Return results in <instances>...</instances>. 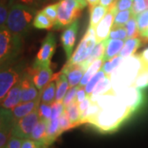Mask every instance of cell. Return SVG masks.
I'll use <instances>...</instances> for the list:
<instances>
[{"label": "cell", "instance_id": "obj_10", "mask_svg": "<svg viewBox=\"0 0 148 148\" xmlns=\"http://www.w3.org/2000/svg\"><path fill=\"white\" fill-rule=\"evenodd\" d=\"M40 116L38 110H35L25 117L17 119L11 131V136L26 139L31 138V134L36 127L37 123L40 121Z\"/></svg>", "mask_w": 148, "mask_h": 148}, {"label": "cell", "instance_id": "obj_22", "mask_svg": "<svg viewBox=\"0 0 148 148\" xmlns=\"http://www.w3.org/2000/svg\"><path fill=\"white\" fill-rule=\"evenodd\" d=\"M107 40H102L101 42H97V44L95 45V48H94V49L92 50V52L90 54V56L86 58L84 62H82V64H80L83 67V69L85 70H86L87 68L91 64V63H93L95 59L103 58L104 54H105V50H106Z\"/></svg>", "mask_w": 148, "mask_h": 148}, {"label": "cell", "instance_id": "obj_48", "mask_svg": "<svg viewBox=\"0 0 148 148\" xmlns=\"http://www.w3.org/2000/svg\"><path fill=\"white\" fill-rule=\"evenodd\" d=\"M11 131L12 130L0 131V148H5L11 137Z\"/></svg>", "mask_w": 148, "mask_h": 148}, {"label": "cell", "instance_id": "obj_41", "mask_svg": "<svg viewBox=\"0 0 148 148\" xmlns=\"http://www.w3.org/2000/svg\"><path fill=\"white\" fill-rule=\"evenodd\" d=\"M41 11L54 22L55 25V22L57 21V17H58V3L49 4L45 6Z\"/></svg>", "mask_w": 148, "mask_h": 148}, {"label": "cell", "instance_id": "obj_21", "mask_svg": "<svg viewBox=\"0 0 148 148\" xmlns=\"http://www.w3.org/2000/svg\"><path fill=\"white\" fill-rule=\"evenodd\" d=\"M143 44V40L140 37L127 38L124 42L123 47L119 55L124 58L131 57L136 53L137 50L142 46Z\"/></svg>", "mask_w": 148, "mask_h": 148}, {"label": "cell", "instance_id": "obj_18", "mask_svg": "<svg viewBox=\"0 0 148 148\" xmlns=\"http://www.w3.org/2000/svg\"><path fill=\"white\" fill-rule=\"evenodd\" d=\"M53 80L56 82V94L54 101L63 102L64 96L69 90V83L66 75L60 71L58 73L54 74Z\"/></svg>", "mask_w": 148, "mask_h": 148}, {"label": "cell", "instance_id": "obj_35", "mask_svg": "<svg viewBox=\"0 0 148 148\" xmlns=\"http://www.w3.org/2000/svg\"><path fill=\"white\" fill-rule=\"evenodd\" d=\"M124 27L127 31V38H136L140 37V32L138 31V23L136 16H132L127 22L124 25Z\"/></svg>", "mask_w": 148, "mask_h": 148}, {"label": "cell", "instance_id": "obj_27", "mask_svg": "<svg viewBox=\"0 0 148 148\" xmlns=\"http://www.w3.org/2000/svg\"><path fill=\"white\" fill-rule=\"evenodd\" d=\"M104 59L103 58H98L95 59L93 63H91L90 66L87 68V69L86 70L84 75L82 77V78L81 80L79 83V86H82L84 87L89 82V81L90 78L95 75L98 71H100L101 69L102 68L103 64H104Z\"/></svg>", "mask_w": 148, "mask_h": 148}, {"label": "cell", "instance_id": "obj_40", "mask_svg": "<svg viewBox=\"0 0 148 148\" xmlns=\"http://www.w3.org/2000/svg\"><path fill=\"white\" fill-rule=\"evenodd\" d=\"M38 114L40 119L49 120L52 114V106L50 104H45V103H40L38 106Z\"/></svg>", "mask_w": 148, "mask_h": 148}, {"label": "cell", "instance_id": "obj_56", "mask_svg": "<svg viewBox=\"0 0 148 148\" xmlns=\"http://www.w3.org/2000/svg\"><path fill=\"white\" fill-rule=\"evenodd\" d=\"M77 1L79 3L80 5L82 6V8L83 9H84L86 6L88 5V4H87V2H86V0H77Z\"/></svg>", "mask_w": 148, "mask_h": 148}, {"label": "cell", "instance_id": "obj_52", "mask_svg": "<svg viewBox=\"0 0 148 148\" xmlns=\"http://www.w3.org/2000/svg\"><path fill=\"white\" fill-rule=\"evenodd\" d=\"M91 102H92V101L90 100V95H87V97L85 99L84 101L80 102L79 104H78V106H79V110L80 112H81V114H82V112H84V111L90 106Z\"/></svg>", "mask_w": 148, "mask_h": 148}, {"label": "cell", "instance_id": "obj_38", "mask_svg": "<svg viewBox=\"0 0 148 148\" xmlns=\"http://www.w3.org/2000/svg\"><path fill=\"white\" fill-rule=\"evenodd\" d=\"M109 39L114 40H126L127 39V31L123 27H112L110 32Z\"/></svg>", "mask_w": 148, "mask_h": 148}, {"label": "cell", "instance_id": "obj_42", "mask_svg": "<svg viewBox=\"0 0 148 148\" xmlns=\"http://www.w3.org/2000/svg\"><path fill=\"white\" fill-rule=\"evenodd\" d=\"M52 106V114L50 119H59L60 116L64 114V107L63 102H58V101H53L51 104Z\"/></svg>", "mask_w": 148, "mask_h": 148}, {"label": "cell", "instance_id": "obj_53", "mask_svg": "<svg viewBox=\"0 0 148 148\" xmlns=\"http://www.w3.org/2000/svg\"><path fill=\"white\" fill-rule=\"evenodd\" d=\"M115 0H100V4H101L104 7H106L108 8H110L111 7V5L114 3Z\"/></svg>", "mask_w": 148, "mask_h": 148}, {"label": "cell", "instance_id": "obj_45", "mask_svg": "<svg viewBox=\"0 0 148 148\" xmlns=\"http://www.w3.org/2000/svg\"><path fill=\"white\" fill-rule=\"evenodd\" d=\"M78 86H73L69 89L66 95L64 96V100H63V104H64V107L68 106L70 105L72 102L76 101V95H77V91L78 89Z\"/></svg>", "mask_w": 148, "mask_h": 148}, {"label": "cell", "instance_id": "obj_39", "mask_svg": "<svg viewBox=\"0 0 148 148\" xmlns=\"http://www.w3.org/2000/svg\"><path fill=\"white\" fill-rule=\"evenodd\" d=\"M138 31L140 33L145 32L148 29V9L143 11L141 13L136 15Z\"/></svg>", "mask_w": 148, "mask_h": 148}, {"label": "cell", "instance_id": "obj_9", "mask_svg": "<svg viewBox=\"0 0 148 148\" xmlns=\"http://www.w3.org/2000/svg\"><path fill=\"white\" fill-rule=\"evenodd\" d=\"M56 49V38L53 32H49L42 40L40 48L34 59L33 66H50L51 59Z\"/></svg>", "mask_w": 148, "mask_h": 148}, {"label": "cell", "instance_id": "obj_47", "mask_svg": "<svg viewBox=\"0 0 148 148\" xmlns=\"http://www.w3.org/2000/svg\"><path fill=\"white\" fill-rule=\"evenodd\" d=\"M23 142V139L14 136H11L6 148H21V144Z\"/></svg>", "mask_w": 148, "mask_h": 148}, {"label": "cell", "instance_id": "obj_3", "mask_svg": "<svg viewBox=\"0 0 148 148\" xmlns=\"http://www.w3.org/2000/svg\"><path fill=\"white\" fill-rule=\"evenodd\" d=\"M143 68V63L138 54L124 58L120 66L110 76L112 89L114 94L132 86Z\"/></svg>", "mask_w": 148, "mask_h": 148}, {"label": "cell", "instance_id": "obj_17", "mask_svg": "<svg viewBox=\"0 0 148 148\" xmlns=\"http://www.w3.org/2000/svg\"><path fill=\"white\" fill-rule=\"evenodd\" d=\"M40 102H41L40 101V97L35 101H28V102H21L19 105H17L12 110H11L15 120H17L22 117H25L27 114H31L33 111L36 110L39 105L40 104Z\"/></svg>", "mask_w": 148, "mask_h": 148}, {"label": "cell", "instance_id": "obj_16", "mask_svg": "<svg viewBox=\"0 0 148 148\" xmlns=\"http://www.w3.org/2000/svg\"><path fill=\"white\" fill-rule=\"evenodd\" d=\"M21 80L16 83L8 93L5 98L0 102V107L7 110H12L14 107L21 103Z\"/></svg>", "mask_w": 148, "mask_h": 148}, {"label": "cell", "instance_id": "obj_51", "mask_svg": "<svg viewBox=\"0 0 148 148\" xmlns=\"http://www.w3.org/2000/svg\"><path fill=\"white\" fill-rule=\"evenodd\" d=\"M39 144L32 140V138H26L23 139V142L21 144V148H37Z\"/></svg>", "mask_w": 148, "mask_h": 148}, {"label": "cell", "instance_id": "obj_11", "mask_svg": "<svg viewBox=\"0 0 148 148\" xmlns=\"http://www.w3.org/2000/svg\"><path fill=\"white\" fill-rule=\"evenodd\" d=\"M26 70L31 76L33 83L39 91H41L50 82L53 81L54 74L50 66L39 67L32 65L31 67L27 68Z\"/></svg>", "mask_w": 148, "mask_h": 148}, {"label": "cell", "instance_id": "obj_58", "mask_svg": "<svg viewBox=\"0 0 148 148\" xmlns=\"http://www.w3.org/2000/svg\"><path fill=\"white\" fill-rule=\"evenodd\" d=\"M0 1H1V0H0Z\"/></svg>", "mask_w": 148, "mask_h": 148}, {"label": "cell", "instance_id": "obj_8", "mask_svg": "<svg viewBox=\"0 0 148 148\" xmlns=\"http://www.w3.org/2000/svg\"><path fill=\"white\" fill-rule=\"evenodd\" d=\"M119 101L132 111L133 114L141 110L146 104V95L143 90L134 86L124 88L116 94Z\"/></svg>", "mask_w": 148, "mask_h": 148}, {"label": "cell", "instance_id": "obj_32", "mask_svg": "<svg viewBox=\"0 0 148 148\" xmlns=\"http://www.w3.org/2000/svg\"><path fill=\"white\" fill-rule=\"evenodd\" d=\"M134 16L131 9L124 11H119L114 15V20L113 27H124L127 21Z\"/></svg>", "mask_w": 148, "mask_h": 148}, {"label": "cell", "instance_id": "obj_37", "mask_svg": "<svg viewBox=\"0 0 148 148\" xmlns=\"http://www.w3.org/2000/svg\"><path fill=\"white\" fill-rule=\"evenodd\" d=\"M132 3H133V0H115L109 9H111L117 13L119 11L131 9Z\"/></svg>", "mask_w": 148, "mask_h": 148}, {"label": "cell", "instance_id": "obj_29", "mask_svg": "<svg viewBox=\"0 0 148 148\" xmlns=\"http://www.w3.org/2000/svg\"><path fill=\"white\" fill-rule=\"evenodd\" d=\"M64 112L69 116L70 122L72 123L74 127H78L79 125H81L80 123L81 112H80L78 103L77 101H73L70 105L66 106L64 109Z\"/></svg>", "mask_w": 148, "mask_h": 148}, {"label": "cell", "instance_id": "obj_49", "mask_svg": "<svg viewBox=\"0 0 148 148\" xmlns=\"http://www.w3.org/2000/svg\"><path fill=\"white\" fill-rule=\"evenodd\" d=\"M87 94L85 90V87H82V86H79L78 89H77V95H76V101L78 104L80 102H82V101H84L85 99L87 97Z\"/></svg>", "mask_w": 148, "mask_h": 148}, {"label": "cell", "instance_id": "obj_7", "mask_svg": "<svg viewBox=\"0 0 148 148\" xmlns=\"http://www.w3.org/2000/svg\"><path fill=\"white\" fill-rule=\"evenodd\" d=\"M96 44L97 40L95 36V29L89 27L67 64H79L84 62L90 56Z\"/></svg>", "mask_w": 148, "mask_h": 148}, {"label": "cell", "instance_id": "obj_4", "mask_svg": "<svg viewBox=\"0 0 148 148\" xmlns=\"http://www.w3.org/2000/svg\"><path fill=\"white\" fill-rule=\"evenodd\" d=\"M21 36L11 32L7 27H0V69L12 64L22 49Z\"/></svg>", "mask_w": 148, "mask_h": 148}, {"label": "cell", "instance_id": "obj_36", "mask_svg": "<svg viewBox=\"0 0 148 148\" xmlns=\"http://www.w3.org/2000/svg\"><path fill=\"white\" fill-rule=\"evenodd\" d=\"M106 75L105 73V72L101 69L100 71H98L96 73L90 78L89 81V82L85 86V90L86 92V94L88 95H91L93 90L95 89V87L96 86V85L98 84V82L101 81L104 77H106Z\"/></svg>", "mask_w": 148, "mask_h": 148}, {"label": "cell", "instance_id": "obj_44", "mask_svg": "<svg viewBox=\"0 0 148 148\" xmlns=\"http://www.w3.org/2000/svg\"><path fill=\"white\" fill-rule=\"evenodd\" d=\"M58 119H59V127H60V131L62 132V133L74 127L72 123L70 122L69 116L67 115V114L65 112H64V114L60 116Z\"/></svg>", "mask_w": 148, "mask_h": 148}, {"label": "cell", "instance_id": "obj_34", "mask_svg": "<svg viewBox=\"0 0 148 148\" xmlns=\"http://www.w3.org/2000/svg\"><path fill=\"white\" fill-rule=\"evenodd\" d=\"M13 0H1L0 1V27H6V22L8 16V12Z\"/></svg>", "mask_w": 148, "mask_h": 148}, {"label": "cell", "instance_id": "obj_20", "mask_svg": "<svg viewBox=\"0 0 148 148\" xmlns=\"http://www.w3.org/2000/svg\"><path fill=\"white\" fill-rule=\"evenodd\" d=\"M124 45V40H114V39H108L106 43V50L103 59L106 62L110 58L119 55L121 52L122 49Z\"/></svg>", "mask_w": 148, "mask_h": 148}, {"label": "cell", "instance_id": "obj_15", "mask_svg": "<svg viewBox=\"0 0 148 148\" xmlns=\"http://www.w3.org/2000/svg\"><path fill=\"white\" fill-rule=\"evenodd\" d=\"M64 73L69 81V86L73 87L79 84L84 75L86 70L81 64H65L61 70Z\"/></svg>", "mask_w": 148, "mask_h": 148}, {"label": "cell", "instance_id": "obj_13", "mask_svg": "<svg viewBox=\"0 0 148 148\" xmlns=\"http://www.w3.org/2000/svg\"><path fill=\"white\" fill-rule=\"evenodd\" d=\"M27 69V68H26ZM21 102H28L35 101L40 97V93L38 92L35 84L32 82L31 76L28 74L25 69L23 75L21 77Z\"/></svg>", "mask_w": 148, "mask_h": 148}, {"label": "cell", "instance_id": "obj_14", "mask_svg": "<svg viewBox=\"0 0 148 148\" xmlns=\"http://www.w3.org/2000/svg\"><path fill=\"white\" fill-rule=\"evenodd\" d=\"M116 13L111 9H109V12L106 13L104 18L100 21V23L95 27V36L97 42H101L109 39L110 32L114 24V15Z\"/></svg>", "mask_w": 148, "mask_h": 148}, {"label": "cell", "instance_id": "obj_6", "mask_svg": "<svg viewBox=\"0 0 148 148\" xmlns=\"http://www.w3.org/2000/svg\"><path fill=\"white\" fill-rule=\"evenodd\" d=\"M25 69L26 68L23 63L12 64L0 69V102L21 79Z\"/></svg>", "mask_w": 148, "mask_h": 148}, {"label": "cell", "instance_id": "obj_50", "mask_svg": "<svg viewBox=\"0 0 148 148\" xmlns=\"http://www.w3.org/2000/svg\"><path fill=\"white\" fill-rule=\"evenodd\" d=\"M141 61L143 63V69H148V47L143 49L140 53H138Z\"/></svg>", "mask_w": 148, "mask_h": 148}, {"label": "cell", "instance_id": "obj_33", "mask_svg": "<svg viewBox=\"0 0 148 148\" xmlns=\"http://www.w3.org/2000/svg\"><path fill=\"white\" fill-rule=\"evenodd\" d=\"M132 86L140 90L148 88V69H143L141 70Z\"/></svg>", "mask_w": 148, "mask_h": 148}, {"label": "cell", "instance_id": "obj_55", "mask_svg": "<svg viewBox=\"0 0 148 148\" xmlns=\"http://www.w3.org/2000/svg\"><path fill=\"white\" fill-rule=\"evenodd\" d=\"M86 2H87V4L89 6V8H90V7L97 5L99 3L100 0H86Z\"/></svg>", "mask_w": 148, "mask_h": 148}, {"label": "cell", "instance_id": "obj_54", "mask_svg": "<svg viewBox=\"0 0 148 148\" xmlns=\"http://www.w3.org/2000/svg\"><path fill=\"white\" fill-rule=\"evenodd\" d=\"M140 38L142 39L143 44H147L148 43V29L146 30L145 32L140 33Z\"/></svg>", "mask_w": 148, "mask_h": 148}, {"label": "cell", "instance_id": "obj_5", "mask_svg": "<svg viewBox=\"0 0 148 148\" xmlns=\"http://www.w3.org/2000/svg\"><path fill=\"white\" fill-rule=\"evenodd\" d=\"M58 3V17L53 30L65 29L77 20L83 8L77 0H59Z\"/></svg>", "mask_w": 148, "mask_h": 148}, {"label": "cell", "instance_id": "obj_46", "mask_svg": "<svg viewBox=\"0 0 148 148\" xmlns=\"http://www.w3.org/2000/svg\"><path fill=\"white\" fill-rule=\"evenodd\" d=\"M49 0H13V3H19L25 5L30 6L35 8H39L40 7L44 5L45 3H47Z\"/></svg>", "mask_w": 148, "mask_h": 148}, {"label": "cell", "instance_id": "obj_12", "mask_svg": "<svg viewBox=\"0 0 148 148\" xmlns=\"http://www.w3.org/2000/svg\"><path fill=\"white\" fill-rule=\"evenodd\" d=\"M79 31V20H76L64 30L61 35V44L68 59L71 58L73 53V48Z\"/></svg>", "mask_w": 148, "mask_h": 148}, {"label": "cell", "instance_id": "obj_57", "mask_svg": "<svg viewBox=\"0 0 148 148\" xmlns=\"http://www.w3.org/2000/svg\"><path fill=\"white\" fill-rule=\"evenodd\" d=\"M37 148H48V146H46V145H44V144H41V145H39Z\"/></svg>", "mask_w": 148, "mask_h": 148}, {"label": "cell", "instance_id": "obj_2", "mask_svg": "<svg viewBox=\"0 0 148 148\" xmlns=\"http://www.w3.org/2000/svg\"><path fill=\"white\" fill-rule=\"evenodd\" d=\"M38 12L36 8L19 3L10 6L6 27L11 32L25 36L33 27V21Z\"/></svg>", "mask_w": 148, "mask_h": 148}, {"label": "cell", "instance_id": "obj_23", "mask_svg": "<svg viewBox=\"0 0 148 148\" xmlns=\"http://www.w3.org/2000/svg\"><path fill=\"white\" fill-rule=\"evenodd\" d=\"M109 12V8L104 7L101 4L93 6L90 8V22L89 27L95 28L100 23V21L104 18L106 13Z\"/></svg>", "mask_w": 148, "mask_h": 148}, {"label": "cell", "instance_id": "obj_19", "mask_svg": "<svg viewBox=\"0 0 148 148\" xmlns=\"http://www.w3.org/2000/svg\"><path fill=\"white\" fill-rule=\"evenodd\" d=\"M47 124L48 120L40 119V121L37 123L36 127H34L30 138L36 142L39 145H46L45 142L47 138Z\"/></svg>", "mask_w": 148, "mask_h": 148}, {"label": "cell", "instance_id": "obj_26", "mask_svg": "<svg viewBox=\"0 0 148 148\" xmlns=\"http://www.w3.org/2000/svg\"><path fill=\"white\" fill-rule=\"evenodd\" d=\"M54 27L53 22L42 11H38L33 21V27L38 30H51Z\"/></svg>", "mask_w": 148, "mask_h": 148}, {"label": "cell", "instance_id": "obj_31", "mask_svg": "<svg viewBox=\"0 0 148 148\" xmlns=\"http://www.w3.org/2000/svg\"><path fill=\"white\" fill-rule=\"evenodd\" d=\"M123 60H124V58H123L120 55H117L115 57L106 61L101 69L105 72L106 76L110 77L112 73L120 66V64L123 63Z\"/></svg>", "mask_w": 148, "mask_h": 148}, {"label": "cell", "instance_id": "obj_1", "mask_svg": "<svg viewBox=\"0 0 148 148\" xmlns=\"http://www.w3.org/2000/svg\"><path fill=\"white\" fill-rule=\"evenodd\" d=\"M132 115V111L117 98L111 105L101 109L99 114L88 123L102 133H111L117 131Z\"/></svg>", "mask_w": 148, "mask_h": 148}, {"label": "cell", "instance_id": "obj_24", "mask_svg": "<svg viewBox=\"0 0 148 148\" xmlns=\"http://www.w3.org/2000/svg\"><path fill=\"white\" fill-rule=\"evenodd\" d=\"M110 92H114L113 89H112L110 77L106 76L98 82V84L96 85L95 89L93 90L91 95H90V100L92 101L99 95H105L106 93H110Z\"/></svg>", "mask_w": 148, "mask_h": 148}, {"label": "cell", "instance_id": "obj_25", "mask_svg": "<svg viewBox=\"0 0 148 148\" xmlns=\"http://www.w3.org/2000/svg\"><path fill=\"white\" fill-rule=\"evenodd\" d=\"M63 134L59 127V119H49L47 124V138L45 144L48 147L50 146L57 138Z\"/></svg>", "mask_w": 148, "mask_h": 148}, {"label": "cell", "instance_id": "obj_30", "mask_svg": "<svg viewBox=\"0 0 148 148\" xmlns=\"http://www.w3.org/2000/svg\"><path fill=\"white\" fill-rule=\"evenodd\" d=\"M55 94H56V82L55 80H53L50 82L41 91H40V101L42 103L51 105L55 100Z\"/></svg>", "mask_w": 148, "mask_h": 148}, {"label": "cell", "instance_id": "obj_43", "mask_svg": "<svg viewBox=\"0 0 148 148\" xmlns=\"http://www.w3.org/2000/svg\"><path fill=\"white\" fill-rule=\"evenodd\" d=\"M148 9V6L146 0H133V3L131 10L134 16L141 13L143 11Z\"/></svg>", "mask_w": 148, "mask_h": 148}, {"label": "cell", "instance_id": "obj_28", "mask_svg": "<svg viewBox=\"0 0 148 148\" xmlns=\"http://www.w3.org/2000/svg\"><path fill=\"white\" fill-rule=\"evenodd\" d=\"M15 121L11 110L0 107V131L12 130Z\"/></svg>", "mask_w": 148, "mask_h": 148}]
</instances>
